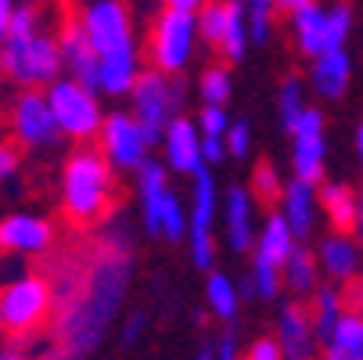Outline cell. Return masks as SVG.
Returning <instances> with one entry per match:
<instances>
[{
	"label": "cell",
	"mask_w": 363,
	"mask_h": 360,
	"mask_svg": "<svg viewBox=\"0 0 363 360\" xmlns=\"http://www.w3.org/2000/svg\"><path fill=\"white\" fill-rule=\"evenodd\" d=\"M133 285V256L126 249H108L86 267L72 292L58 295V342L65 356H90L108 339L112 324L123 314V302Z\"/></svg>",
	"instance_id": "cell-1"
},
{
	"label": "cell",
	"mask_w": 363,
	"mask_h": 360,
	"mask_svg": "<svg viewBox=\"0 0 363 360\" xmlns=\"http://www.w3.org/2000/svg\"><path fill=\"white\" fill-rule=\"evenodd\" d=\"M116 170L97 148L79 144L62 166L58 180V202L69 224L76 227H94L108 217L112 202H116Z\"/></svg>",
	"instance_id": "cell-2"
},
{
	"label": "cell",
	"mask_w": 363,
	"mask_h": 360,
	"mask_svg": "<svg viewBox=\"0 0 363 360\" xmlns=\"http://www.w3.org/2000/svg\"><path fill=\"white\" fill-rule=\"evenodd\" d=\"M55 306H58L55 285L43 274L22 271V274H15L0 285V324H4V335H11V339L36 335L50 321Z\"/></svg>",
	"instance_id": "cell-3"
},
{
	"label": "cell",
	"mask_w": 363,
	"mask_h": 360,
	"mask_svg": "<svg viewBox=\"0 0 363 360\" xmlns=\"http://www.w3.org/2000/svg\"><path fill=\"white\" fill-rule=\"evenodd\" d=\"M0 76L15 87H47L62 76V50L58 36L47 29L26 33V36H4L0 40Z\"/></svg>",
	"instance_id": "cell-4"
},
{
	"label": "cell",
	"mask_w": 363,
	"mask_h": 360,
	"mask_svg": "<svg viewBox=\"0 0 363 360\" xmlns=\"http://www.w3.org/2000/svg\"><path fill=\"white\" fill-rule=\"evenodd\" d=\"M198 26L191 11H177V8H162L151 22L147 33V47L144 55L151 69H159L162 76H184L194 58H198Z\"/></svg>",
	"instance_id": "cell-5"
},
{
	"label": "cell",
	"mask_w": 363,
	"mask_h": 360,
	"mask_svg": "<svg viewBox=\"0 0 363 360\" xmlns=\"http://www.w3.org/2000/svg\"><path fill=\"white\" fill-rule=\"evenodd\" d=\"M43 97L50 105V116H55L58 130L65 141L72 144H90L97 137V126H101V116H105V109H101V94L72 76H58L50 80L43 87Z\"/></svg>",
	"instance_id": "cell-6"
},
{
	"label": "cell",
	"mask_w": 363,
	"mask_h": 360,
	"mask_svg": "<svg viewBox=\"0 0 363 360\" xmlns=\"http://www.w3.org/2000/svg\"><path fill=\"white\" fill-rule=\"evenodd\" d=\"M180 87H177V76H162L159 69H140L133 90H130V116L140 123L147 144L155 148L166 130V123L180 112Z\"/></svg>",
	"instance_id": "cell-7"
},
{
	"label": "cell",
	"mask_w": 363,
	"mask_h": 360,
	"mask_svg": "<svg viewBox=\"0 0 363 360\" xmlns=\"http://www.w3.org/2000/svg\"><path fill=\"white\" fill-rule=\"evenodd\" d=\"M79 29L86 33L97 58L119 55V50L137 47V26H133V8L126 0H86L79 8Z\"/></svg>",
	"instance_id": "cell-8"
},
{
	"label": "cell",
	"mask_w": 363,
	"mask_h": 360,
	"mask_svg": "<svg viewBox=\"0 0 363 360\" xmlns=\"http://www.w3.org/2000/svg\"><path fill=\"white\" fill-rule=\"evenodd\" d=\"M291 137V177L320 184L328 177V116L306 105L288 130Z\"/></svg>",
	"instance_id": "cell-9"
},
{
	"label": "cell",
	"mask_w": 363,
	"mask_h": 360,
	"mask_svg": "<svg viewBox=\"0 0 363 360\" xmlns=\"http://www.w3.org/2000/svg\"><path fill=\"white\" fill-rule=\"evenodd\" d=\"M94 141H97V151L108 159V166L116 173H126V177L151 156V144H147L140 123L130 112H123V109L101 116V126H97Z\"/></svg>",
	"instance_id": "cell-10"
},
{
	"label": "cell",
	"mask_w": 363,
	"mask_h": 360,
	"mask_svg": "<svg viewBox=\"0 0 363 360\" xmlns=\"http://www.w3.org/2000/svg\"><path fill=\"white\" fill-rule=\"evenodd\" d=\"M11 133L15 144L29 151H55L65 141L40 87H18V97L11 101Z\"/></svg>",
	"instance_id": "cell-11"
},
{
	"label": "cell",
	"mask_w": 363,
	"mask_h": 360,
	"mask_svg": "<svg viewBox=\"0 0 363 360\" xmlns=\"http://www.w3.org/2000/svg\"><path fill=\"white\" fill-rule=\"evenodd\" d=\"M55 249V224L40 213H8L0 217V252L36 260Z\"/></svg>",
	"instance_id": "cell-12"
},
{
	"label": "cell",
	"mask_w": 363,
	"mask_h": 360,
	"mask_svg": "<svg viewBox=\"0 0 363 360\" xmlns=\"http://www.w3.org/2000/svg\"><path fill=\"white\" fill-rule=\"evenodd\" d=\"M162 144V163L169 173H180V177H194L198 170H205V156H201V133L194 126V119L187 116H173L159 137Z\"/></svg>",
	"instance_id": "cell-13"
},
{
	"label": "cell",
	"mask_w": 363,
	"mask_h": 360,
	"mask_svg": "<svg viewBox=\"0 0 363 360\" xmlns=\"http://www.w3.org/2000/svg\"><path fill=\"white\" fill-rule=\"evenodd\" d=\"M220 224H223L227 249L245 256L255 241V198H252L248 184H230L220 195Z\"/></svg>",
	"instance_id": "cell-14"
},
{
	"label": "cell",
	"mask_w": 363,
	"mask_h": 360,
	"mask_svg": "<svg viewBox=\"0 0 363 360\" xmlns=\"http://www.w3.org/2000/svg\"><path fill=\"white\" fill-rule=\"evenodd\" d=\"M349 83H352V55L345 47L320 50V55L309 58L306 90H313L320 101H342L349 94Z\"/></svg>",
	"instance_id": "cell-15"
},
{
	"label": "cell",
	"mask_w": 363,
	"mask_h": 360,
	"mask_svg": "<svg viewBox=\"0 0 363 360\" xmlns=\"http://www.w3.org/2000/svg\"><path fill=\"white\" fill-rule=\"evenodd\" d=\"M277 202H281V217H284V224L291 227L295 241L313 238V231H317V217H320V205H317V184L291 177V180H284V184H281Z\"/></svg>",
	"instance_id": "cell-16"
},
{
	"label": "cell",
	"mask_w": 363,
	"mask_h": 360,
	"mask_svg": "<svg viewBox=\"0 0 363 360\" xmlns=\"http://www.w3.org/2000/svg\"><path fill=\"white\" fill-rule=\"evenodd\" d=\"M288 33L302 58L328 50V4L320 0H298L288 8Z\"/></svg>",
	"instance_id": "cell-17"
},
{
	"label": "cell",
	"mask_w": 363,
	"mask_h": 360,
	"mask_svg": "<svg viewBox=\"0 0 363 360\" xmlns=\"http://www.w3.org/2000/svg\"><path fill=\"white\" fill-rule=\"evenodd\" d=\"M137 180V202H140V220H144V234L147 238H159V209H162V198L173 191L169 187V170L159 159H144L133 170Z\"/></svg>",
	"instance_id": "cell-18"
},
{
	"label": "cell",
	"mask_w": 363,
	"mask_h": 360,
	"mask_svg": "<svg viewBox=\"0 0 363 360\" xmlns=\"http://www.w3.org/2000/svg\"><path fill=\"white\" fill-rule=\"evenodd\" d=\"M281 356L288 360H309L317 356V339L313 328H309V310L302 306V299H291L277 310V332H274Z\"/></svg>",
	"instance_id": "cell-19"
},
{
	"label": "cell",
	"mask_w": 363,
	"mask_h": 360,
	"mask_svg": "<svg viewBox=\"0 0 363 360\" xmlns=\"http://www.w3.org/2000/svg\"><path fill=\"white\" fill-rule=\"evenodd\" d=\"M220 184L216 173L205 166L191 177V195H187V234H216L220 220ZM184 234V238H187Z\"/></svg>",
	"instance_id": "cell-20"
},
{
	"label": "cell",
	"mask_w": 363,
	"mask_h": 360,
	"mask_svg": "<svg viewBox=\"0 0 363 360\" xmlns=\"http://www.w3.org/2000/svg\"><path fill=\"white\" fill-rule=\"evenodd\" d=\"M317 267L335 285H342V281H349L352 274L363 271V252H359V241L352 238V231H331V234L320 238V245H317Z\"/></svg>",
	"instance_id": "cell-21"
},
{
	"label": "cell",
	"mask_w": 363,
	"mask_h": 360,
	"mask_svg": "<svg viewBox=\"0 0 363 360\" xmlns=\"http://www.w3.org/2000/svg\"><path fill=\"white\" fill-rule=\"evenodd\" d=\"M140 47L133 50H119V55H105L97 58V76H94V90L101 97H112V101H123L130 97L137 76H140Z\"/></svg>",
	"instance_id": "cell-22"
},
{
	"label": "cell",
	"mask_w": 363,
	"mask_h": 360,
	"mask_svg": "<svg viewBox=\"0 0 363 360\" xmlns=\"http://www.w3.org/2000/svg\"><path fill=\"white\" fill-rule=\"evenodd\" d=\"M58 50H62V72L94 87L97 76V50L90 47L86 33L79 29V22H65L58 33Z\"/></svg>",
	"instance_id": "cell-23"
},
{
	"label": "cell",
	"mask_w": 363,
	"mask_h": 360,
	"mask_svg": "<svg viewBox=\"0 0 363 360\" xmlns=\"http://www.w3.org/2000/svg\"><path fill=\"white\" fill-rule=\"evenodd\" d=\"M295 245H298V241H295L291 227L284 224V217H281V213H270L263 227H255V241H252L248 252H252L255 263H270V267L281 271V263L288 260V252H291Z\"/></svg>",
	"instance_id": "cell-24"
},
{
	"label": "cell",
	"mask_w": 363,
	"mask_h": 360,
	"mask_svg": "<svg viewBox=\"0 0 363 360\" xmlns=\"http://www.w3.org/2000/svg\"><path fill=\"white\" fill-rule=\"evenodd\" d=\"M320 267H317V252H309L306 241H298L288 260L281 263V292H291L295 299H309L313 288L320 285Z\"/></svg>",
	"instance_id": "cell-25"
},
{
	"label": "cell",
	"mask_w": 363,
	"mask_h": 360,
	"mask_svg": "<svg viewBox=\"0 0 363 360\" xmlns=\"http://www.w3.org/2000/svg\"><path fill=\"white\" fill-rule=\"evenodd\" d=\"M317 353L328 360H363V310H342Z\"/></svg>",
	"instance_id": "cell-26"
},
{
	"label": "cell",
	"mask_w": 363,
	"mask_h": 360,
	"mask_svg": "<svg viewBox=\"0 0 363 360\" xmlns=\"http://www.w3.org/2000/svg\"><path fill=\"white\" fill-rule=\"evenodd\" d=\"M317 205L328 217L331 231H352V217H356V191L342 180H320L317 184Z\"/></svg>",
	"instance_id": "cell-27"
},
{
	"label": "cell",
	"mask_w": 363,
	"mask_h": 360,
	"mask_svg": "<svg viewBox=\"0 0 363 360\" xmlns=\"http://www.w3.org/2000/svg\"><path fill=\"white\" fill-rule=\"evenodd\" d=\"M194 126L201 133V156H205V166H220L227 159L223 151V133L230 126V112L227 105H201V112L194 116Z\"/></svg>",
	"instance_id": "cell-28"
},
{
	"label": "cell",
	"mask_w": 363,
	"mask_h": 360,
	"mask_svg": "<svg viewBox=\"0 0 363 360\" xmlns=\"http://www.w3.org/2000/svg\"><path fill=\"white\" fill-rule=\"evenodd\" d=\"M205 306H209V314L223 324H234L238 310H241V295H238V281L216 267L205 271Z\"/></svg>",
	"instance_id": "cell-29"
},
{
	"label": "cell",
	"mask_w": 363,
	"mask_h": 360,
	"mask_svg": "<svg viewBox=\"0 0 363 360\" xmlns=\"http://www.w3.org/2000/svg\"><path fill=\"white\" fill-rule=\"evenodd\" d=\"M309 299H313L306 306L309 310V328H313V339H317V349H320L328 342V335H331V324L338 321V314L345 310V306H342V292H338L335 281L331 285H317Z\"/></svg>",
	"instance_id": "cell-30"
},
{
	"label": "cell",
	"mask_w": 363,
	"mask_h": 360,
	"mask_svg": "<svg viewBox=\"0 0 363 360\" xmlns=\"http://www.w3.org/2000/svg\"><path fill=\"white\" fill-rule=\"evenodd\" d=\"M220 55L227 65H241L248 55V22H245V4L241 0H227V22H223V36H220Z\"/></svg>",
	"instance_id": "cell-31"
},
{
	"label": "cell",
	"mask_w": 363,
	"mask_h": 360,
	"mask_svg": "<svg viewBox=\"0 0 363 360\" xmlns=\"http://www.w3.org/2000/svg\"><path fill=\"white\" fill-rule=\"evenodd\" d=\"M198 97H201V105H230V97H234V72H230L227 62H213V65L201 69Z\"/></svg>",
	"instance_id": "cell-32"
},
{
	"label": "cell",
	"mask_w": 363,
	"mask_h": 360,
	"mask_svg": "<svg viewBox=\"0 0 363 360\" xmlns=\"http://www.w3.org/2000/svg\"><path fill=\"white\" fill-rule=\"evenodd\" d=\"M245 4V22H248V40L252 43H267L274 36L277 26V11L281 4L277 0H241Z\"/></svg>",
	"instance_id": "cell-33"
},
{
	"label": "cell",
	"mask_w": 363,
	"mask_h": 360,
	"mask_svg": "<svg viewBox=\"0 0 363 360\" xmlns=\"http://www.w3.org/2000/svg\"><path fill=\"white\" fill-rule=\"evenodd\" d=\"M306 105H309V101H306V83H302V76L288 72V76L281 80V87H277V119H281L284 133L291 130V123L298 119V112H302Z\"/></svg>",
	"instance_id": "cell-34"
},
{
	"label": "cell",
	"mask_w": 363,
	"mask_h": 360,
	"mask_svg": "<svg viewBox=\"0 0 363 360\" xmlns=\"http://www.w3.org/2000/svg\"><path fill=\"white\" fill-rule=\"evenodd\" d=\"M281 173L270 166V163H259L255 170H252V180H248V191H252V198L255 202H267V205H274L277 202V195H281Z\"/></svg>",
	"instance_id": "cell-35"
},
{
	"label": "cell",
	"mask_w": 363,
	"mask_h": 360,
	"mask_svg": "<svg viewBox=\"0 0 363 360\" xmlns=\"http://www.w3.org/2000/svg\"><path fill=\"white\" fill-rule=\"evenodd\" d=\"M223 151H227V159H238V163H245L252 156V123L248 119H230V126L223 133Z\"/></svg>",
	"instance_id": "cell-36"
},
{
	"label": "cell",
	"mask_w": 363,
	"mask_h": 360,
	"mask_svg": "<svg viewBox=\"0 0 363 360\" xmlns=\"http://www.w3.org/2000/svg\"><path fill=\"white\" fill-rule=\"evenodd\" d=\"M187 256L198 271L216 267V234H187Z\"/></svg>",
	"instance_id": "cell-37"
},
{
	"label": "cell",
	"mask_w": 363,
	"mask_h": 360,
	"mask_svg": "<svg viewBox=\"0 0 363 360\" xmlns=\"http://www.w3.org/2000/svg\"><path fill=\"white\" fill-rule=\"evenodd\" d=\"M22 173V151L11 141H0V187L11 184Z\"/></svg>",
	"instance_id": "cell-38"
},
{
	"label": "cell",
	"mask_w": 363,
	"mask_h": 360,
	"mask_svg": "<svg viewBox=\"0 0 363 360\" xmlns=\"http://www.w3.org/2000/svg\"><path fill=\"white\" fill-rule=\"evenodd\" d=\"M144 332H147V317H144L140 310H133V314L123 321V328H119V346H123V349H133V346H140Z\"/></svg>",
	"instance_id": "cell-39"
},
{
	"label": "cell",
	"mask_w": 363,
	"mask_h": 360,
	"mask_svg": "<svg viewBox=\"0 0 363 360\" xmlns=\"http://www.w3.org/2000/svg\"><path fill=\"white\" fill-rule=\"evenodd\" d=\"M248 360H281V346H277V339L274 335H259V339H252L248 342V349H241Z\"/></svg>",
	"instance_id": "cell-40"
},
{
	"label": "cell",
	"mask_w": 363,
	"mask_h": 360,
	"mask_svg": "<svg viewBox=\"0 0 363 360\" xmlns=\"http://www.w3.org/2000/svg\"><path fill=\"white\" fill-rule=\"evenodd\" d=\"M338 292H342V306H345V310H363V271L352 274L349 281H342Z\"/></svg>",
	"instance_id": "cell-41"
},
{
	"label": "cell",
	"mask_w": 363,
	"mask_h": 360,
	"mask_svg": "<svg viewBox=\"0 0 363 360\" xmlns=\"http://www.w3.org/2000/svg\"><path fill=\"white\" fill-rule=\"evenodd\" d=\"M216 346H213V353H216V360H234V356H241V346H238V335L227 328L223 335H216L213 339Z\"/></svg>",
	"instance_id": "cell-42"
},
{
	"label": "cell",
	"mask_w": 363,
	"mask_h": 360,
	"mask_svg": "<svg viewBox=\"0 0 363 360\" xmlns=\"http://www.w3.org/2000/svg\"><path fill=\"white\" fill-rule=\"evenodd\" d=\"M11 15H15V0H0V40L8 36V26H11Z\"/></svg>",
	"instance_id": "cell-43"
},
{
	"label": "cell",
	"mask_w": 363,
	"mask_h": 360,
	"mask_svg": "<svg viewBox=\"0 0 363 360\" xmlns=\"http://www.w3.org/2000/svg\"><path fill=\"white\" fill-rule=\"evenodd\" d=\"M162 4H166V8H177V11H191V15H194V11H198V8L205 4V0H162Z\"/></svg>",
	"instance_id": "cell-44"
},
{
	"label": "cell",
	"mask_w": 363,
	"mask_h": 360,
	"mask_svg": "<svg viewBox=\"0 0 363 360\" xmlns=\"http://www.w3.org/2000/svg\"><path fill=\"white\" fill-rule=\"evenodd\" d=\"M352 231L359 234L363 241V191H356V217H352Z\"/></svg>",
	"instance_id": "cell-45"
},
{
	"label": "cell",
	"mask_w": 363,
	"mask_h": 360,
	"mask_svg": "<svg viewBox=\"0 0 363 360\" xmlns=\"http://www.w3.org/2000/svg\"><path fill=\"white\" fill-rule=\"evenodd\" d=\"M352 144H356V159H359V170H363V119L356 123L352 130Z\"/></svg>",
	"instance_id": "cell-46"
},
{
	"label": "cell",
	"mask_w": 363,
	"mask_h": 360,
	"mask_svg": "<svg viewBox=\"0 0 363 360\" xmlns=\"http://www.w3.org/2000/svg\"><path fill=\"white\" fill-rule=\"evenodd\" d=\"M277 4H281V11H288L291 4H298V0H277Z\"/></svg>",
	"instance_id": "cell-47"
},
{
	"label": "cell",
	"mask_w": 363,
	"mask_h": 360,
	"mask_svg": "<svg viewBox=\"0 0 363 360\" xmlns=\"http://www.w3.org/2000/svg\"><path fill=\"white\" fill-rule=\"evenodd\" d=\"M0 335H4V324H0Z\"/></svg>",
	"instance_id": "cell-48"
}]
</instances>
